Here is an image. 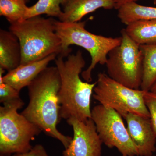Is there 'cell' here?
<instances>
[{
  "mask_svg": "<svg viewBox=\"0 0 156 156\" xmlns=\"http://www.w3.org/2000/svg\"><path fill=\"white\" fill-rule=\"evenodd\" d=\"M60 77L56 66L47 67L27 87L29 101L21 114L46 135L58 140L66 148L72 137L58 131L61 119L58 92Z\"/></svg>",
  "mask_w": 156,
  "mask_h": 156,
  "instance_id": "6da1fadb",
  "label": "cell"
},
{
  "mask_svg": "<svg viewBox=\"0 0 156 156\" xmlns=\"http://www.w3.org/2000/svg\"><path fill=\"white\" fill-rule=\"evenodd\" d=\"M67 57L64 60L57 56L55 61L61 80L58 92L60 117L86 121L91 118V98L97 83H91L81 80L80 75L86 62L80 50Z\"/></svg>",
  "mask_w": 156,
  "mask_h": 156,
  "instance_id": "7a4b0ae2",
  "label": "cell"
},
{
  "mask_svg": "<svg viewBox=\"0 0 156 156\" xmlns=\"http://www.w3.org/2000/svg\"><path fill=\"white\" fill-rule=\"evenodd\" d=\"M53 17H30L10 24L9 30L17 37L21 46L23 65L53 54L61 56V39L55 30Z\"/></svg>",
  "mask_w": 156,
  "mask_h": 156,
  "instance_id": "3957f363",
  "label": "cell"
},
{
  "mask_svg": "<svg viewBox=\"0 0 156 156\" xmlns=\"http://www.w3.org/2000/svg\"><path fill=\"white\" fill-rule=\"evenodd\" d=\"M86 24L85 21H54L55 30L61 41L62 51L59 56L67 57L72 51L70 46L73 45L82 47L90 54L91 64L81 75L86 82L91 83L92 71L97 64H106L109 53L120 44L122 37L113 38L92 34L85 28Z\"/></svg>",
  "mask_w": 156,
  "mask_h": 156,
  "instance_id": "277c9868",
  "label": "cell"
},
{
  "mask_svg": "<svg viewBox=\"0 0 156 156\" xmlns=\"http://www.w3.org/2000/svg\"><path fill=\"white\" fill-rule=\"evenodd\" d=\"M24 103L20 98L0 107V154L23 153L33 147L31 141L42 132L17 110Z\"/></svg>",
  "mask_w": 156,
  "mask_h": 156,
  "instance_id": "5b68a950",
  "label": "cell"
},
{
  "mask_svg": "<svg viewBox=\"0 0 156 156\" xmlns=\"http://www.w3.org/2000/svg\"><path fill=\"white\" fill-rule=\"evenodd\" d=\"M96 83L93 97L100 104L115 110L124 119L128 113L150 118L144 101L147 91L124 86L103 73H98Z\"/></svg>",
  "mask_w": 156,
  "mask_h": 156,
  "instance_id": "8992f818",
  "label": "cell"
},
{
  "mask_svg": "<svg viewBox=\"0 0 156 156\" xmlns=\"http://www.w3.org/2000/svg\"><path fill=\"white\" fill-rule=\"evenodd\" d=\"M122 41L109 53L106 65L108 75L131 89H140L143 77V54L140 45L121 31Z\"/></svg>",
  "mask_w": 156,
  "mask_h": 156,
  "instance_id": "52a82bcc",
  "label": "cell"
},
{
  "mask_svg": "<svg viewBox=\"0 0 156 156\" xmlns=\"http://www.w3.org/2000/svg\"><path fill=\"white\" fill-rule=\"evenodd\" d=\"M121 115L115 110L101 104L91 110V119L102 143L116 147L122 156H139Z\"/></svg>",
  "mask_w": 156,
  "mask_h": 156,
  "instance_id": "ba28073f",
  "label": "cell"
},
{
  "mask_svg": "<svg viewBox=\"0 0 156 156\" xmlns=\"http://www.w3.org/2000/svg\"><path fill=\"white\" fill-rule=\"evenodd\" d=\"M72 127L73 136L63 156H101L102 143L91 118L81 121L75 118L66 120Z\"/></svg>",
  "mask_w": 156,
  "mask_h": 156,
  "instance_id": "9c48e42d",
  "label": "cell"
},
{
  "mask_svg": "<svg viewBox=\"0 0 156 156\" xmlns=\"http://www.w3.org/2000/svg\"><path fill=\"white\" fill-rule=\"evenodd\" d=\"M127 130L139 156H152L156 151V136L150 118L128 113L125 118Z\"/></svg>",
  "mask_w": 156,
  "mask_h": 156,
  "instance_id": "30bf717a",
  "label": "cell"
},
{
  "mask_svg": "<svg viewBox=\"0 0 156 156\" xmlns=\"http://www.w3.org/2000/svg\"><path fill=\"white\" fill-rule=\"evenodd\" d=\"M56 57V55L53 54L39 61L20 65L15 69L8 72L0 81V84L6 83L20 92L23 88L28 87Z\"/></svg>",
  "mask_w": 156,
  "mask_h": 156,
  "instance_id": "8fae6325",
  "label": "cell"
},
{
  "mask_svg": "<svg viewBox=\"0 0 156 156\" xmlns=\"http://www.w3.org/2000/svg\"><path fill=\"white\" fill-rule=\"evenodd\" d=\"M62 7L59 21L74 23L81 21L84 16L98 9H115V5L112 0H68Z\"/></svg>",
  "mask_w": 156,
  "mask_h": 156,
  "instance_id": "7c38bea8",
  "label": "cell"
},
{
  "mask_svg": "<svg viewBox=\"0 0 156 156\" xmlns=\"http://www.w3.org/2000/svg\"><path fill=\"white\" fill-rule=\"evenodd\" d=\"M22 60L21 46L17 37L10 30H0V67L13 70Z\"/></svg>",
  "mask_w": 156,
  "mask_h": 156,
  "instance_id": "4fadbf2b",
  "label": "cell"
},
{
  "mask_svg": "<svg viewBox=\"0 0 156 156\" xmlns=\"http://www.w3.org/2000/svg\"><path fill=\"white\" fill-rule=\"evenodd\" d=\"M124 29L129 37L139 45L156 44V20L134 21Z\"/></svg>",
  "mask_w": 156,
  "mask_h": 156,
  "instance_id": "5bb4252c",
  "label": "cell"
},
{
  "mask_svg": "<svg viewBox=\"0 0 156 156\" xmlns=\"http://www.w3.org/2000/svg\"><path fill=\"white\" fill-rule=\"evenodd\" d=\"M143 54V77L140 89L150 91L156 83V44L140 45Z\"/></svg>",
  "mask_w": 156,
  "mask_h": 156,
  "instance_id": "9a60e30c",
  "label": "cell"
},
{
  "mask_svg": "<svg viewBox=\"0 0 156 156\" xmlns=\"http://www.w3.org/2000/svg\"><path fill=\"white\" fill-rule=\"evenodd\" d=\"M118 17L126 25L143 20H156V7L128 3L118 9Z\"/></svg>",
  "mask_w": 156,
  "mask_h": 156,
  "instance_id": "2e32d148",
  "label": "cell"
},
{
  "mask_svg": "<svg viewBox=\"0 0 156 156\" xmlns=\"http://www.w3.org/2000/svg\"><path fill=\"white\" fill-rule=\"evenodd\" d=\"M68 0H38L34 5L28 7L25 20L46 14L50 17H57L59 19L62 15L60 6H63Z\"/></svg>",
  "mask_w": 156,
  "mask_h": 156,
  "instance_id": "e0dca14e",
  "label": "cell"
},
{
  "mask_svg": "<svg viewBox=\"0 0 156 156\" xmlns=\"http://www.w3.org/2000/svg\"><path fill=\"white\" fill-rule=\"evenodd\" d=\"M29 0H0V15L10 24L25 20Z\"/></svg>",
  "mask_w": 156,
  "mask_h": 156,
  "instance_id": "ac0fdd59",
  "label": "cell"
},
{
  "mask_svg": "<svg viewBox=\"0 0 156 156\" xmlns=\"http://www.w3.org/2000/svg\"><path fill=\"white\" fill-rule=\"evenodd\" d=\"M20 98V92L6 83L0 84V102L3 104Z\"/></svg>",
  "mask_w": 156,
  "mask_h": 156,
  "instance_id": "d6986e66",
  "label": "cell"
},
{
  "mask_svg": "<svg viewBox=\"0 0 156 156\" xmlns=\"http://www.w3.org/2000/svg\"><path fill=\"white\" fill-rule=\"evenodd\" d=\"M144 101L150 115L151 123L156 136V96L150 91H147Z\"/></svg>",
  "mask_w": 156,
  "mask_h": 156,
  "instance_id": "ffe728a7",
  "label": "cell"
},
{
  "mask_svg": "<svg viewBox=\"0 0 156 156\" xmlns=\"http://www.w3.org/2000/svg\"><path fill=\"white\" fill-rule=\"evenodd\" d=\"M13 156H50L41 144H37L26 152L16 154Z\"/></svg>",
  "mask_w": 156,
  "mask_h": 156,
  "instance_id": "44dd1931",
  "label": "cell"
},
{
  "mask_svg": "<svg viewBox=\"0 0 156 156\" xmlns=\"http://www.w3.org/2000/svg\"><path fill=\"white\" fill-rule=\"evenodd\" d=\"M115 5V9L118 10L122 6L128 3L136 2L140 0H112Z\"/></svg>",
  "mask_w": 156,
  "mask_h": 156,
  "instance_id": "7402d4cb",
  "label": "cell"
},
{
  "mask_svg": "<svg viewBox=\"0 0 156 156\" xmlns=\"http://www.w3.org/2000/svg\"><path fill=\"white\" fill-rule=\"evenodd\" d=\"M150 91L156 96V83L153 86Z\"/></svg>",
  "mask_w": 156,
  "mask_h": 156,
  "instance_id": "603a6c76",
  "label": "cell"
},
{
  "mask_svg": "<svg viewBox=\"0 0 156 156\" xmlns=\"http://www.w3.org/2000/svg\"><path fill=\"white\" fill-rule=\"evenodd\" d=\"M153 3L154 5H156V0H154Z\"/></svg>",
  "mask_w": 156,
  "mask_h": 156,
  "instance_id": "cb8c5ba5",
  "label": "cell"
},
{
  "mask_svg": "<svg viewBox=\"0 0 156 156\" xmlns=\"http://www.w3.org/2000/svg\"><path fill=\"white\" fill-rule=\"evenodd\" d=\"M0 156H6V155H2V154H0Z\"/></svg>",
  "mask_w": 156,
  "mask_h": 156,
  "instance_id": "d4e9b609",
  "label": "cell"
}]
</instances>
